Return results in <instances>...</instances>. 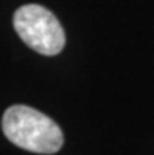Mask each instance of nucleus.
Segmentation results:
<instances>
[{"instance_id": "nucleus-2", "label": "nucleus", "mask_w": 154, "mask_h": 155, "mask_svg": "<svg viewBox=\"0 0 154 155\" xmlns=\"http://www.w3.org/2000/svg\"><path fill=\"white\" fill-rule=\"evenodd\" d=\"M13 25L19 38L41 55H57L65 47V31L49 10L41 5H24L14 13Z\"/></svg>"}, {"instance_id": "nucleus-1", "label": "nucleus", "mask_w": 154, "mask_h": 155, "mask_svg": "<svg viewBox=\"0 0 154 155\" xmlns=\"http://www.w3.org/2000/svg\"><path fill=\"white\" fill-rule=\"evenodd\" d=\"M2 130L13 144L35 153H55L63 146V133L49 116L27 105H13L3 113Z\"/></svg>"}]
</instances>
